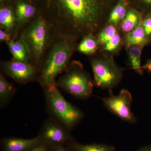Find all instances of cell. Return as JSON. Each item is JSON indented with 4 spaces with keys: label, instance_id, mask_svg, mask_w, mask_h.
I'll use <instances>...</instances> for the list:
<instances>
[{
    "label": "cell",
    "instance_id": "24",
    "mask_svg": "<svg viewBox=\"0 0 151 151\" xmlns=\"http://www.w3.org/2000/svg\"><path fill=\"white\" fill-rule=\"evenodd\" d=\"M0 40L2 42H7L11 41V36L9 33L4 29H0Z\"/></svg>",
    "mask_w": 151,
    "mask_h": 151
},
{
    "label": "cell",
    "instance_id": "28",
    "mask_svg": "<svg viewBox=\"0 0 151 151\" xmlns=\"http://www.w3.org/2000/svg\"><path fill=\"white\" fill-rule=\"evenodd\" d=\"M142 68L144 71L146 70L148 72H151V59L147 61L145 64L142 66Z\"/></svg>",
    "mask_w": 151,
    "mask_h": 151
},
{
    "label": "cell",
    "instance_id": "20",
    "mask_svg": "<svg viewBox=\"0 0 151 151\" xmlns=\"http://www.w3.org/2000/svg\"><path fill=\"white\" fill-rule=\"evenodd\" d=\"M14 87L9 82L4 76H0V104L1 107L6 105L14 94Z\"/></svg>",
    "mask_w": 151,
    "mask_h": 151
},
{
    "label": "cell",
    "instance_id": "4",
    "mask_svg": "<svg viewBox=\"0 0 151 151\" xmlns=\"http://www.w3.org/2000/svg\"><path fill=\"white\" fill-rule=\"evenodd\" d=\"M56 85L74 97L86 99L92 95L94 83L82 64L75 61L68 66Z\"/></svg>",
    "mask_w": 151,
    "mask_h": 151
},
{
    "label": "cell",
    "instance_id": "1",
    "mask_svg": "<svg viewBox=\"0 0 151 151\" xmlns=\"http://www.w3.org/2000/svg\"><path fill=\"white\" fill-rule=\"evenodd\" d=\"M109 0H47L46 21L60 37L75 39L96 36L108 25Z\"/></svg>",
    "mask_w": 151,
    "mask_h": 151
},
{
    "label": "cell",
    "instance_id": "23",
    "mask_svg": "<svg viewBox=\"0 0 151 151\" xmlns=\"http://www.w3.org/2000/svg\"><path fill=\"white\" fill-rule=\"evenodd\" d=\"M142 24L146 35L151 38V14H147L143 18Z\"/></svg>",
    "mask_w": 151,
    "mask_h": 151
},
{
    "label": "cell",
    "instance_id": "25",
    "mask_svg": "<svg viewBox=\"0 0 151 151\" xmlns=\"http://www.w3.org/2000/svg\"><path fill=\"white\" fill-rule=\"evenodd\" d=\"M139 1L147 12V14H151V0H139Z\"/></svg>",
    "mask_w": 151,
    "mask_h": 151
},
{
    "label": "cell",
    "instance_id": "16",
    "mask_svg": "<svg viewBox=\"0 0 151 151\" xmlns=\"http://www.w3.org/2000/svg\"><path fill=\"white\" fill-rule=\"evenodd\" d=\"M0 24L2 29L9 33L17 26L15 13L9 7H4L0 9Z\"/></svg>",
    "mask_w": 151,
    "mask_h": 151
},
{
    "label": "cell",
    "instance_id": "13",
    "mask_svg": "<svg viewBox=\"0 0 151 151\" xmlns=\"http://www.w3.org/2000/svg\"><path fill=\"white\" fill-rule=\"evenodd\" d=\"M36 9L30 4L19 1L17 3L15 14L17 27H21L35 13Z\"/></svg>",
    "mask_w": 151,
    "mask_h": 151
},
{
    "label": "cell",
    "instance_id": "10",
    "mask_svg": "<svg viewBox=\"0 0 151 151\" xmlns=\"http://www.w3.org/2000/svg\"><path fill=\"white\" fill-rule=\"evenodd\" d=\"M1 143L3 151H26L43 144L38 136L29 139L5 138Z\"/></svg>",
    "mask_w": 151,
    "mask_h": 151
},
{
    "label": "cell",
    "instance_id": "18",
    "mask_svg": "<svg viewBox=\"0 0 151 151\" xmlns=\"http://www.w3.org/2000/svg\"><path fill=\"white\" fill-rule=\"evenodd\" d=\"M72 151H116L113 146L105 144H92L84 145L73 140L66 145Z\"/></svg>",
    "mask_w": 151,
    "mask_h": 151
},
{
    "label": "cell",
    "instance_id": "11",
    "mask_svg": "<svg viewBox=\"0 0 151 151\" xmlns=\"http://www.w3.org/2000/svg\"><path fill=\"white\" fill-rule=\"evenodd\" d=\"M142 22L143 20L134 29L126 35L122 40V42L126 47L135 45L145 47L150 43L151 38L146 35Z\"/></svg>",
    "mask_w": 151,
    "mask_h": 151
},
{
    "label": "cell",
    "instance_id": "22",
    "mask_svg": "<svg viewBox=\"0 0 151 151\" xmlns=\"http://www.w3.org/2000/svg\"><path fill=\"white\" fill-rule=\"evenodd\" d=\"M122 42L121 36L119 32L117 33L111 40L103 45V50L109 52H115L119 48Z\"/></svg>",
    "mask_w": 151,
    "mask_h": 151
},
{
    "label": "cell",
    "instance_id": "12",
    "mask_svg": "<svg viewBox=\"0 0 151 151\" xmlns=\"http://www.w3.org/2000/svg\"><path fill=\"white\" fill-rule=\"evenodd\" d=\"M7 43L14 60L28 62L31 57L30 52L22 36L18 40H11Z\"/></svg>",
    "mask_w": 151,
    "mask_h": 151
},
{
    "label": "cell",
    "instance_id": "7",
    "mask_svg": "<svg viewBox=\"0 0 151 151\" xmlns=\"http://www.w3.org/2000/svg\"><path fill=\"white\" fill-rule=\"evenodd\" d=\"M105 108L124 122L136 123L137 120L131 108L132 94L126 89H122L118 95L109 93L108 97L101 98Z\"/></svg>",
    "mask_w": 151,
    "mask_h": 151
},
{
    "label": "cell",
    "instance_id": "26",
    "mask_svg": "<svg viewBox=\"0 0 151 151\" xmlns=\"http://www.w3.org/2000/svg\"><path fill=\"white\" fill-rule=\"evenodd\" d=\"M26 151H51V150L50 148L48 146L42 144L37 147H36L34 148L31 149Z\"/></svg>",
    "mask_w": 151,
    "mask_h": 151
},
{
    "label": "cell",
    "instance_id": "5",
    "mask_svg": "<svg viewBox=\"0 0 151 151\" xmlns=\"http://www.w3.org/2000/svg\"><path fill=\"white\" fill-rule=\"evenodd\" d=\"M91 64L94 84L99 88L112 93V89L119 85L123 78L122 68L117 65L113 57L105 55L94 58Z\"/></svg>",
    "mask_w": 151,
    "mask_h": 151
},
{
    "label": "cell",
    "instance_id": "8",
    "mask_svg": "<svg viewBox=\"0 0 151 151\" xmlns=\"http://www.w3.org/2000/svg\"><path fill=\"white\" fill-rule=\"evenodd\" d=\"M38 136L43 144L50 147L58 145H66L74 140L69 130L53 119L45 122Z\"/></svg>",
    "mask_w": 151,
    "mask_h": 151
},
{
    "label": "cell",
    "instance_id": "30",
    "mask_svg": "<svg viewBox=\"0 0 151 151\" xmlns=\"http://www.w3.org/2000/svg\"><path fill=\"white\" fill-rule=\"evenodd\" d=\"M6 0H0V1H1V3H3Z\"/></svg>",
    "mask_w": 151,
    "mask_h": 151
},
{
    "label": "cell",
    "instance_id": "14",
    "mask_svg": "<svg viewBox=\"0 0 151 151\" xmlns=\"http://www.w3.org/2000/svg\"><path fill=\"white\" fill-rule=\"evenodd\" d=\"M143 19L142 14L135 10L130 9L127 11L126 16L120 24L121 30L126 35L134 29Z\"/></svg>",
    "mask_w": 151,
    "mask_h": 151
},
{
    "label": "cell",
    "instance_id": "27",
    "mask_svg": "<svg viewBox=\"0 0 151 151\" xmlns=\"http://www.w3.org/2000/svg\"><path fill=\"white\" fill-rule=\"evenodd\" d=\"M51 151H72L68 147H66L64 145H58L50 147Z\"/></svg>",
    "mask_w": 151,
    "mask_h": 151
},
{
    "label": "cell",
    "instance_id": "17",
    "mask_svg": "<svg viewBox=\"0 0 151 151\" xmlns=\"http://www.w3.org/2000/svg\"><path fill=\"white\" fill-rule=\"evenodd\" d=\"M127 0H119L111 11L108 18V24L116 27L120 25L127 13Z\"/></svg>",
    "mask_w": 151,
    "mask_h": 151
},
{
    "label": "cell",
    "instance_id": "19",
    "mask_svg": "<svg viewBox=\"0 0 151 151\" xmlns=\"http://www.w3.org/2000/svg\"><path fill=\"white\" fill-rule=\"evenodd\" d=\"M99 45L100 43L97 36L93 34H89L82 38L77 49L79 52L83 54H93L97 51Z\"/></svg>",
    "mask_w": 151,
    "mask_h": 151
},
{
    "label": "cell",
    "instance_id": "21",
    "mask_svg": "<svg viewBox=\"0 0 151 151\" xmlns=\"http://www.w3.org/2000/svg\"><path fill=\"white\" fill-rule=\"evenodd\" d=\"M118 32L117 27L111 24L106 26L97 35L100 45H105Z\"/></svg>",
    "mask_w": 151,
    "mask_h": 151
},
{
    "label": "cell",
    "instance_id": "3",
    "mask_svg": "<svg viewBox=\"0 0 151 151\" xmlns=\"http://www.w3.org/2000/svg\"><path fill=\"white\" fill-rule=\"evenodd\" d=\"M44 89L50 112L55 120L68 130H72L83 119V113L65 100L56 85Z\"/></svg>",
    "mask_w": 151,
    "mask_h": 151
},
{
    "label": "cell",
    "instance_id": "6",
    "mask_svg": "<svg viewBox=\"0 0 151 151\" xmlns=\"http://www.w3.org/2000/svg\"><path fill=\"white\" fill-rule=\"evenodd\" d=\"M49 27L45 19L38 18L31 24L22 35L29 47L31 56L37 64L42 59L46 48Z\"/></svg>",
    "mask_w": 151,
    "mask_h": 151
},
{
    "label": "cell",
    "instance_id": "9",
    "mask_svg": "<svg viewBox=\"0 0 151 151\" xmlns=\"http://www.w3.org/2000/svg\"><path fill=\"white\" fill-rule=\"evenodd\" d=\"M5 72L19 83H25L32 79L36 73L34 66L28 62L14 60L3 64Z\"/></svg>",
    "mask_w": 151,
    "mask_h": 151
},
{
    "label": "cell",
    "instance_id": "2",
    "mask_svg": "<svg viewBox=\"0 0 151 151\" xmlns=\"http://www.w3.org/2000/svg\"><path fill=\"white\" fill-rule=\"evenodd\" d=\"M76 40L60 37L52 46L41 70L40 81L44 88L56 85L55 78L68 65Z\"/></svg>",
    "mask_w": 151,
    "mask_h": 151
},
{
    "label": "cell",
    "instance_id": "29",
    "mask_svg": "<svg viewBox=\"0 0 151 151\" xmlns=\"http://www.w3.org/2000/svg\"><path fill=\"white\" fill-rule=\"evenodd\" d=\"M137 151H151V145L141 148Z\"/></svg>",
    "mask_w": 151,
    "mask_h": 151
},
{
    "label": "cell",
    "instance_id": "15",
    "mask_svg": "<svg viewBox=\"0 0 151 151\" xmlns=\"http://www.w3.org/2000/svg\"><path fill=\"white\" fill-rule=\"evenodd\" d=\"M144 46L132 45L127 47L130 65L135 72L140 75H143L144 70L141 65V55Z\"/></svg>",
    "mask_w": 151,
    "mask_h": 151
}]
</instances>
